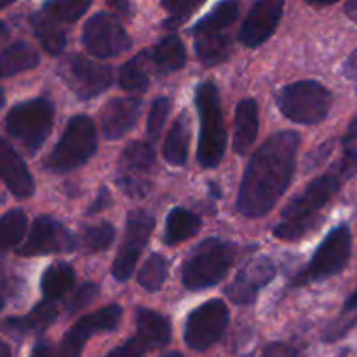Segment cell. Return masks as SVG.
Wrapping results in <instances>:
<instances>
[{
  "label": "cell",
  "mask_w": 357,
  "mask_h": 357,
  "mask_svg": "<svg viewBox=\"0 0 357 357\" xmlns=\"http://www.w3.org/2000/svg\"><path fill=\"white\" fill-rule=\"evenodd\" d=\"M73 282H75V271L70 264L58 261L45 268L40 279V289L44 293V300L54 303L61 300L66 293H70Z\"/></svg>",
  "instance_id": "4316f807"
},
{
  "label": "cell",
  "mask_w": 357,
  "mask_h": 357,
  "mask_svg": "<svg viewBox=\"0 0 357 357\" xmlns=\"http://www.w3.org/2000/svg\"><path fill=\"white\" fill-rule=\"evenodd\" d=\"M54 126V105L47 98H33L10 108L6 129L28 153L42 149Z\"/></svg>",
  "instance_id": "8992f818"
},
{
  "label": "cell",
  "mask_w": 357,
  "mask_h": 357,
  "mask_svg": "<svg viewBox=\"0 0 357 357\" xmlns=\"http://www.w3.org/2000/svg\"><path fill=\"white\" fill-rule=\"evenodd\" d=\"M108 206H112V195H110V192H108V188L103 187L100 190V194L96 195V201H94L93 204L87 208L86 215L91 216V215H94V213L103 211V209H107Z\"/></svg>",
  "instance_id": "b9f144b4"
},
{
  "label": "cell",
  "mask_w": 357,
  "mask_h": 357,
  "mask_svg": "<svg viewBox=\"0 0 357 357\" xmlns=\"http://www.w3.org/2000/svg\"><path fill=\"white\" fill-rule=\"evenodd\" d=\"M30 357H51V347L47 342H38Z\"/></svg>",
  "instance_id": "f6af8a7d"
},
{
  "label": "cell",
  "mask_w": 357,
  "mask_h": 357,
  "mask_svg": "<svg viewBox=\"0 0 357 357\" xmlns=\"http://www.w3.org/2000/svg\"><path fill=\"white\" fill-rule=\"evenodd\" d=\"M344 183L345 178L338 173L337 167L310 181L305 190L286 206L281 223L274 229V236L281 241H295L310 232L316 227L319 213L338 194Z\"/></svg>",
  "instance_id": "7a4b0ae2"
},
{
  "label": "cell",
  "mask_w": 357,
  "mask_h": 357,
  "mask_svg": "<svg viewBox=\"0 0 357 357\" xmlns=\"http://www.w3.org/2000/svg\"><path fill=\"white\" fill-rule=\"evenodd\" d=\"M344 10L345 14H347L349 20H352L354 23H357V0H351V2L345 3Z\"/></svg>",
  "instance_id": "bcb514c9"
},
{
  "label": "cell",
  "mask_w": 357,
  "mask_h": 357,
  "mask_svg": "<svg viewBox=\"0 0 357 357\" xmlns=\"http://www.w3.org/2000/svg\"><path fill=\"white\" fill-rule=\"evenodd\" d=\"M114 239L115 229L110 222H101L98 225H86L75 236V251L100 253V251L108 250Z\"/></svg>",
  "instance_id": "f1b7e54d"
},
{
  "label": "cell",
  "mask_w": 357,
  "mask_h": 357,
  "mask_svg": "<svg viewBox=\"0 0 357 357\" xmlns=\"http://www.w3.org/2000/svg\"><path fill=\"white\" fill-rule=\"evenodd\" d=\"M7 35H9V30H7V24L0 21V42L6 40Z\"/></svg>",
  "instance_id": "c3c4849f"
},
{
  "label": "cell",
  "mask_w": 357,
  "mask_h": 357,
  "mask_svg": "<svg viewBox=\"0 0 357 357\" xmlns=\"http://www.w3.org/2000/svg\"><path fill=\"white\" fill-rule=\"evenodd\" d=\"M98 135L93 119L75 115L68 121L61 138L44 160L45 169L56 174H65L82 167L96 153Z\"/></svg>",
  "instance_id": "5b68a950"
},
{
  "label": "cell",
  "mask_w": 357,
  "mask_h": 357,
  "mask_svg": "<svg viewBox=\"0 0 357 357\" xmlns=\"http://www.w3.org/2000/svg\"><path fill=\"white\" fill-rule=\"evenodd\" d=\"M234 150L239 155H246L248 150L258 136V103L251 98H244L236 108V121H234Z\"/></svg>",
  "instance_id": "7402d4cb"
},
{
  "label": "cell",
  "mask_w": 357,
  "mask_h": 357,
  "mask_svg": "<svg viewBox=\"0 0 357 357\" xmlns=\"http://www.w3.org/2000/svg\"><path fill=\"white\" fill-rule=\"evenodd\" d=\"M31 26H33V33L37 35L38 42L42 44L44 51L51 56H61L66 47V33L58 26V24L51 23L45 20L40 13H35L31 16Z\"/></svg>",
  "instance_id": "4dcf8cb0"
},
{
  "label": "cell",
  "mask_w": 357,
  "mask_h": 357,
  "mask_svg": "<svg viewBox=\"0 0 357 357\" xmlns=\"http://www.w3.org/2000/svg\"><path fill=\"white\" fill-rule=\"evenodd\" d=\"M162 357H185V356L180 354V352H169V354H164Z\"/></svg>",
  "instance_id": "816d5d0a"
},
{
  "label": "cell",
  "mask_w": 357,
  "mask_h": 357,
  "mask_svg": "<svg viewBox=\"0 0 357 357\" xmlns=\"http://www.w3.org/2000/svg\"><path fill=\"white\" fill-rule=\"evenodd\" d=\"M209 192L213 194V197H222V190L215 183H209Z\"/></svg>",
  "instance_id": "681fc988"
},
{
  "label": "cell",
  "mask_w": 357,
  "mask_h": 357,
  "mask_svg": "<svg viewBox=\"0 0 357 357\" xmlns=\"http://www.w3.org/2000/svg\"><path fill=\"white\" fill-rule=\"evenodd\" d=\"M139 114H142V98L128 96L110 100L101 110L103 136L112 142L122 138L135 128Z\"/></svg>",
  "instance_id": "ac0fdd59"
},
{
  "label": "cell",
  "mask_w": 357,
  "mask_h": 357,
  "mask_svg": "<svg viewBox=\"0 0 357 357\" xmlns=\"http://www.w3.org/2000/svg\"><path fill=\"white\" fill-rule=\"evenodd\" d=\"M0 357H10V349L9 345L0 342Z\"/></svg>",
  "instance_id": "7dc6e473"
},
{
  "label": "cell",
  "mask_w": 357,
  "mask_h": 357,
  "mask_svg": "<svg viewBox=\"0 0 357 357\" xmlns=\"http://www.w3.org/2000/svg\"><path fill=\"white\" fill-rule=\"evenodd\" d=\"M149 63H152L153 70L160 75H169L183 68L187 61V51L178 35L164 37L157 45H153L152 51L145 52Z\"/></svg>",
  "instance_id": "603a6c76"
},
{
  "label": "cell",
  "mask_w": 357,
  "mask_h": 357,
  "mask_svg": "<svg viewBox=\"0 0 357 357\" xmlns=\"http://www.w3.org/2000/svg\"><path fill=\"white\" fill-rule=\"evenodd\" d=\"M26 225L28 218L23 209H10L0 216V255L21 243Z\"/></svg>",
  "instance_id": "d6a6232c"
},
{
  "label": "cell",
  "mask_w": 357,
  "mask_h": 357,
  "mask_svg": "<svg viewBox=\"0 0 357 357\" xmlns=\"http://www.w3.org/2000/svg\"><path fill=\"white\" fill-rule=\"evenodd\" d=\"M100 295V286L94 282H84L79 289L72 295L68 302V316L80 312L82 309L89 307Z\"/></svg>",
  "instance_id": "f35d334b"
},
{
  "label": "cell",
  "mask_w": 357,
  "mask_h": 357,
  "mask_svg": "<svg viewBox=\"0 0 357 357\" xmlns=\"http://www.w3.org/2000/svg\"><path fill=\"white\" fill-rule=\"evenodd\" d=\"M190 149V119L187 112H181L171 126L164 143V159L171 166H185Z\"/></svg>",
  "instance_id": "cb8c5ba5"
},
{
  "label": "cell",
  "mask_w": 357,
  "mask_h": 357,
  "mask_svg": "<svg viewBox=\"0 0 357 357\" xmlns=\"http://www.w3.org/2000/svg\"><path fill=\"white\" fill-rule=\"evenodd\" d=\"M357 324V286L349 300L345 302L344 310H342L340 316L326 328L323 335V340L328 342V344H333V342L344 338L349 331L352 330Z\"/></svg>",
  "instance_id": "d590c367"
},
{
  "label": "cell",
  "mask_w": 357,
  "mask_h": 357,
  "mask_svg": "<svg viewBox=\"0 0 357 357\" xmlns=\"http://www.w3.org/2000/svg\"><path fill=\"white\" fill-rule=\"evenodd\" d=\"M356 142H357V115L352 119L351 124H349L347 131H345V135H344V139H342V145L352 146V145H356Z\"/></svg>",
  "instance_id": "ee69618b"
},
{
  "label": "cell",
  "mask_w": 357,
  "mask_h": 357,
  "mask_svg": "<svg viewBox=\"0 0 357 357\" xmlns=\"http://www.w3.org/2000/svg\"><path fill=\"white\" fill-rule=\"evenodd\" d=\"M121 319L122 307L117 303H112L96 312L87 314L66 331L61 345H59L58 357H80L93 335L115 331L121 324Z\"/></svg>",
  "instance_id": "5bb4252c"
},
{
  "label": "cell",
  "mask_w": 357,
  "mask_h": 357,
  "mask_svg": "<svg viewBox=\"0 0 357 357\" xmlns=\"http://www.w3.org/2000/svg\"><path fill=\"white\" fill-rule=\"evenodd\" d=\"M169 274V261L160 253H153L146 258L138 272V282L149 293L160 291Z\"/></svg>",
  "instance_id": "836d02e7"
},
{
  "label": "cell",
  "mask_w": 357,
  "mask_h": 357,
  "mask_svg": "<svg viewBox=\"0 0 357 357\" xmlns=\"http://www.w3.org/2000/svg\"><path fill=\"white\" fill-rule=\"evenodd\" d=\"M195 37V54L206 66L227 61L232 54V42L225 33H201Z\"/></svg>",
  "instance_id": "83f0119b"
},
{
  "label": "cell",
  "mask_w": 357,
  "mask_h": 357,
  "mask_svg": "<svg viewBox=\"0 0 357 357\" xmlns=\"http://www.w3.org/2000/svg\"><path fill=\"white\" fill-rule=\"evenodd\" d=\"M155 229V216L149 211H132L129 213L128 223H126L124 241H122L119 253L112 265V275L117 282H128L135 272L142 251L149 244L150 236Z\"/></svg>",
  "instance_id": "8fae6325"
},
{
  "label": "cell",
  "mask_w": 357,
  "mask_h": 357,
  "mask_svg": "<svg viewBox=\"0 0 357 357\" xmlns=\"http://www.w3.org/2000/svg\"><path fill=\"white\" fill-rule=\"evenodd\" d=\"M82 44L94 58L107 59L129 51L132 40L115 14L101 10L84 24Z\"/></svg>",
  "instance_id": "30bf717a"
},
{
  "label": "cell",
  "mask_w": 357,
  "mask_h": 357,
  "mask_svg": "<svg viewBox=\"0 0 357 357\" xmlns=\"http://www.w3.org/2000/svg\"><path fill=\"white\" fill-rule=\"evenodd\" d=\"M136 337L146 345L149 351L164 349L171 340V324L166 316L153 310L138 307L136 309Z\"/></svg>",
  "instance_id": "44dd1931"
},
{
  "label": "cell",
  "mask_w": 357,
  "mask_h": 357,
  "mask_svg": "<svg viewBox=\"0 0 357 357\" xmlns=\"http://www.w3.org/2000/svg\"><path fill=\"white\" fill-rule=\"evenodd\" d=\"M279 110L289 121L303 126L323 122L330 114L333 98L317 80H300L282 87L275 96Z\"/></svg>",
  "instance_id": "52a82bcc"
},
{
  "label": "cell",
  "mask_w": 357,
  "mask_h": 357,
  "mask_svg": "<svg viewBox=\"0 0 357 357\" xmlns=\"http://www.w3.org/2000/svg\"><path fill=\"white\" fill-rule=\"evenodd\" d=\"M284 2L282 0H258L248 13L243 28L239 31V40L246 47H258L265 44L278 30L281 21Z\"/></svg>",
  "instance_id": "e0dca14e"
},
{
  "label": "cell",
  "mask_w": 357,
  "mask_h": 357,
  "mask_svg": "<svg viewBox=\"0 0 357 357\" xmlns=\"http://www.w3.org/2000/svg\"><path fill=\"white\" fill-rule=\"evenodd\" d=\"M342 73H344L345 79L357 80V49L352 51L351 56L345 59L344 66H342Z\"/></svg>",
  "instance_id": "7bdbcfd3"
},
{
  "label": "cell",
  "mask_w": 357,
  "mask_h": 357,
  "mask_svg": "<svg viewBox=\"0 0 357 357\" xmlns=\"http://www.w3.org/2000/svg\"><path fill=\"white\" fill-rule=\"evenodd\" d=\"M239 2H234V0L218 3L208 16H204L195 24L192 33H223V30L237 20V16H239Z\"/></svg>",
  "instance_id": "f546056e"
},
{
  "label": "cell",
  "mask_w": 357,
  "mask_h": 357,
  "mask_svg": "<svg viewBox=\"0 0 357 357\" xmlns=\"http://www.w3.org/2000/svg\"><path fill=\"white\" fill-rule=\"evenodd\" d=\"M58 75L79 100L87 101L103 94L114 82L110 66L80 54H70L58 65Z\"/></svg>",
  "instance_id": "9c48e42d"
},
{
  "label": "cell",
  "mask_w": 357,
  "mask_h": 357,
  "mask_svg": "<svg viewBox=\"0 0 357 357\" xmlns=\"http://www.w3.org/2000/svg\"><path fill=\"white\" fill-rule=\"evenodd\" d=\"M236 255V246L229 241L220 237H209L202 241L188 255L181 268L183 286L192 291H199L218 284L232 268Z\"/></svg>",
  "instance_id": "277c9868"
},
{
  "label": "cell",
  "mask_w": 357,
  "mask_h": 357,
  "mask_svg": "<svg viewBox=\"0 0 357 357\" xmlns=\"http://www.w3.org/2000/svg\"><path fill=\"white\" fill-rule=\"evenodd\" d=\"M89 7L91 2H80V0L79 2H45L42 6L40 14L54 24L75 23Z\"/></svg>",
  "instance_id": "e575fe53"
},
{
  "label": "cell",
  "mask_w": 357,
  "mask_h": 357,
  "mask_svg": "<svg viewBox=\"0 0 357 357\" xmlns=\"http://www.w3.org/2000/svg\"><path fill=\"white\" fill-rule=\"evenodd\" d=\"M155 167V152L150 142H132L121 155L115 183L129 197H145L150 192V173Z\"/></svg>",
  "instance_id": "4fadbf2b"
},
{
  "label": "cell",
  "mask_w": 357,
  "mask_h": 357,
  "mask_svg": "<svg viewBox=\"0 0 357 357\" xmlns=\"http://www.w3.org/2000/svg\"><path fill=\"white\" fill-rule=\"evenodd\" d=\"M40 63L37 51L30 44L17 40L0 51V79L17 75L35 68Z\"/></svg>",
  "instance_id": "d4e9b609"
},
{
  "label": "cell",
  "mask_w": 357,
  "mask_h": 357,
  "mask_svg": "<svg viewBox=\"0 0 357 357\" xmlns=\"http://www.w3.org/2000/svg\"><path fill=\"white\" fill-rule=\"evenodd\" d=\"M298 149V132L281 131L272 135L251 155L237 195L241 215L261 218L274 209L291 183Z\"/></svg>",
  "instance_id": "6da1fadb"
},
{
  "label": "cell",
  "mask_w": 357,
  "mask_h": 357,
  "mask_svg": "<svg viewBox=\"0 0 357 357\" xmlns=\"http://www.w3.org/2000/svg\"><path fill=\"white\" fill-rule=\"evenodd\" d=\"M146 351H149L146 345L143 344L138 337H132L129 338L126 344L119 345V347H115L114 351L108 352L107 357H143Z\"/></svg>",
  "instance_id": "ab89813d"
},
{
  "label": "cell",
  "mask_w": 357,
  "mask_h": 357,
  "mask_svg": "<svg viewBox=\"0 0 357 357\" xmlns=\"http://www.w3.org/2000/svg\"><path fill=\"white\" fill-rule=\"evenodd\" d=\"M275 278V265L268 258H255L239 271L232 282L227 286L225 295L236 305H251L257 300L258 291L271 284Z\"/></svg>",
  "instance_id": "2e32d148"
},
{
  "label": "cell",
  "mask_w": 357,
  "mask_h": 357,
  "mask_svg": "<svg viewBox=\"0 0 357 357\" xmlns=\"http://www.w3.org/2000/svg\"><path fill=\"white\" fill-rule=\"evenodd\" d=\"M169 110H171L169 98L157 96L155 100H153L152 107H150L149 121H146V136H149V139L152 143L159 142Z\"/></svg>",
  "instance_id": "8d00e7d4"
},
{
  "label": "cell",
  "mask_w": 357,
  "mask_h": 357,
  "mask_svg": "<svg viewBox=\"0 0 357 357\" xmlns=\"http://www.w3.org/2000/svg\"><path fill=\"white\" fill-rule=\"evenodd\" d=\"M229 307L222 300H209L192 310L185 324V342L194 351H208L229 326Z\"/></svg>",
  "instance_id": "7c38bea8"
},
{
  "label": "cell",
  "mask_w": 357,
  "mask_h": 357,
  "mask_svg": "<svg viewBox=\"0 0 357 357\" xmlns=\"http://www.w3.org/2000/svg\"><path fill=\"white\" fill-rule=\"evenodd\" d=\"M202 6V2H188V0H173V2H162L164 9L171 13L169 20L164 21L166 28H178L190 17L195 9Z\"/></svg>",
  "instance_id": "74e56055"
},
{
  "label": "cell",
  "mask_w": 357,
  "mask_h": 357,
  "mask_svg": "<svg viewBox=\"0 0 357 357\" xmlns=\"http://www.w3.org/2000/svg\"><path fill=\"white\" fill-rule=\"evenodd\" d=\"M202 222L195 213L185 208H173L167 215L166 230H164V244L166 246H176L183 241L190 239L201 230Z\"/></svg>",
  "instance_id": "484cf974"
},
{
  "label": "cell",
  "mask_w": 357,
  "mask_h": 357,
  "mask_svg": "<svg viewBox=\"0 0 357 357\" xmlns=\"http://www.w3.org/2000/svg\"><path fill=\"white\" fill-rule=\"evenodd\" d=\"M3 305H6V300H3L2 293H0V310H2V309H3Z\"/></svg>",
  "instance_id": "f5cc1de1"
},
{
  "label": "cell",
  "mask_w": 357,
  "mask_h": 357,
  "mask_svg": "<svg viewBox=\"0 0 357 357\" xmlns=\"http://www.w3.org/2000/svg\"><path fill=\"white\" fill-rule=\"evenodd\" d=\"M149 59L145 52L132 58L121 68V87L128 93L142 94L149 89L150 75H149Z\"/></svg>",
  "instance_id": "1f68e13d"
},
{
  "label": "cell",
  "mask_w": 357,
  "mask_h": 357,
  "mask_svg": "<svg viewBox=\"0 0 357 357\" xmlns=\"http://www.w3.org/2000/svg\"><path fill=\"white\" fill-rule=\"evenodd\" d=\"M3 103H6V94H3L2 87H0V110L3 108Z\"/></svg>",
  "instance_id": "f907efd6"
},
{
  "label": "cell",
  "mask_w": 357,
  "mask_h": 357,
  "mask_svg": "<svg viewBox=\"0 0 357 357\" xmlns=\"http://www.w3.org/2000/svg\"><path fill=\"white\" fill-rule=\"evenodd\" d=\"M352 236L347 225H338L324 237L314 253L309 267L293 279V286H303L307 282L323 281L338 275L351 260Z\"/></svg>",
  "instance_id": "ba28073f"
},
{
  "label": "cell",
  "mask_w": 357,
  "mask_h": 357,
  "mask_svg": "<svg viewBox=\"0 0 357 357\" xmlns=\"http://www.w3.org/2000/svg\"><path fill=\"white\" fill-rule=\"evenodd\" d=\"M7 6H10V2H0V9H6Z\"/></svg>",
  "instance_id": "db71d44e"
},
{
  "label": "cell",
  "mask_w": 357,
  "mask_h": 357,
  "mask_svg": "<svg viewBox=\"0 0 357 357\" xmlns=\"http://www.w3.org/2000/svg\"><path fill=\"white\" fill-rule=\"evenodd\" d=\"M195 108L199 114L197 160L204 169H215L223 160L227 131L223 121L222 98L213 80H202L195 87Z\"/></svg>",
  "instance_id": "3957f363"
},
{
  "label": "cell",
  "mask_w": 357,
  "mask_h": 357,
  "mask_svg": "<svg viewBox=\"0 0 357 357\" xmlns=\"http://www.w3.org/2000/svg\"><path fill=\"white\" fill-rule=\"evenodd\" d=\"M56 319H58V307L52 302L44 300V302L37 303L26 316L9 317L3 321L2 330L14 337H28V335L45 331Z\"/></svg>",
  "instance_id": "ffe728a7"
},
{
  "label": "cell",
  "mask_w": 357,
  "mask_h": 357,
  "mask_svg": "<svg viewBox=\"0 0 357 357\" xmlns=\"http://www.w3.org/2000/svg\"><path fill=\"white\" fill-rule=\"evenodd\" d=\"M0 178L17 199H30L35 194L33 176L20 153L0 136Z\"/></svg>",
  "instance_id": "d6986e66"
},
{
  "label": "cell",
  "mask_w": 357,
  "mask_h": 357,
  "mask_svg": "<svg viewBox=\"0 0 357 357\" xmlns=\"http://www.w3.org/2000/svg\"><path fill=\"white\" fill-rule=\"evenodd\" d=\"M261 357H300L298 351L295 347L288 344H282V342H275L265 347Z\"/></svg>",
  "instance_id": "60d3db41"
},
{
  "label": "cell",
  "mask_w": 357,
  "mask_h": 357,
  "mask_svg": "<svg viewBox=\"0 0 357 357\" xmlns=\"http://www.w3.org/2000/svg\"><path fill=\"white\" fill-rule=\"evenodd\" d=\"M75 236L52 216H38L33 222L30 236L17 250L21 257H45L52 253H73Z\"/></svg>",
  "instance_id": "9a60e30c"
}]
</instances>
